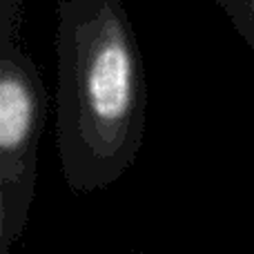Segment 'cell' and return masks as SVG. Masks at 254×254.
Listing matches in <instances>:
<instances>
[{
    "instance_id": "3",
    "label": "cell",
    "mask_w": 254,
    "mask_h": 254,
    "mask_svg": "<svg viewBox=\"0 0 254 254\" xmlns=\"http://www.w3.org/2000/svg\"><path fill=\"white\" fill-rule=\"evenodd\" d=\"M214 2L254 52V0H214Z\"/></svg>"
},
{
    "instance_id": "1",
    "label": "cell",
    "mask_w": 254,
    "mask_h": 254,
    "mask_svg": "<svg viewBox=\"0 0 254 254\" xmlns=\"http://www.w3.org/2000/svg\"><path fill=\"white\" fill-rule=\"evenodd\" d=\"M58 156L67 185L89 194L134 165L145 138L147 80L121 0H58Z\"/></svg>"
},
{
    "instance_id": "2",
    "label": "cell",
    "mask_w": 254,
    "mask_h": 254,
    "mask_svg": "<svg viewBox=\"0 0 254 254\" xmlns=\"http://www.w3.org/2000/svg\"><path fill=\"white\" fill-rule=\"evenodd\" d=\"M20 0H0V254L22 237L38 181L47 89L20 45Z\"/></svg>"
}]
</instances>
